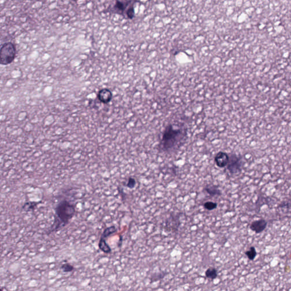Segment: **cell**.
Wrapping results in <instances>:
<instances>
[{
	"mask_svg": "<svg viewBox=\"0 0 291 291\" xmlns=\"http://www.w3.org/2000/svg\"><path fill=\"white\" fill-rule=\"evenodd\" d=\"M186 136V131L184 129L175 127L173 125H169L163 132L159 143L160 148L167 153L174 152L184 143Z\"/></svg>",
	"mask_w": 291,
	"mask_h": 291,
	"instance_id": "1",
	"label": "cell"
},
{
	"mask_svg": "<svg viewBox=\"0 0 291 291\" xmlns=\"http://www.w3.org/2000/svg\"><path fill=\"white\" fill-rule=\"evenodd\" d=\"M55 212L54 221L47 234L60 230L69 223L76 213L75 205L66 199L62 200L57 205Z\"/></svg>",
	"mask_w": 291,
	"mask_h": 291,
	"instance_id": "2",
	"label": "cell"
},
{
	"mask_svg": "<svg viewBox=\"0 0 291 291\" xmlns=\"http://www.w3.org/2000/svg\"><path fill=\"white\" fill-rule=\"evenodd\" d=\"M16 47L12 42H6L1 46L0 50V63L7 66L12 63L16 56Z\"/></svg>",
	"mask_w": 291,
	"mask_h": 291,
	"instance_id": "3",
	"label": "cell"
},
{
	"mask_svg": "<svg viewBox=\"0 0 291 291\" xmlns=\"http://www.w3.org/2000/svg\"><path fill=\"white\" fill-rule=\"evenodd\" d=\"M242 163L240 158L235 154H232L229 156V160L226 167L231 174H236L241 170Z\"/></svg>",
	"mask_w": 291,
	"mask_h": 291,
	"instance_id": "4",
	"label": "cell"
},
{
	"mask_svg": "<svg viewBox=\"0 0 291 291\" xmlns=\"http://www.w3.org/2000/svg\"><path fill=\"white\" fill-rule=\"evenodd\" d=\"M267 222L264 219L256 220L251 224L250 228L256 234L261 233L267 228Z\"/></svg>",
	"mask_w": 291,
	"mask_h": 291,
	"instance_id": "5",
	"label": "cell"
},
{
	"mask_svg": "<svg viewBox=\"0 0 291 291\" xmlns=\"http://www.w3.org/2000/svg\"><path fill=\"white\" fill-rule=\"evenodd\" d=\"M215 162L216 163L217 167L219 168H224L227 166L229 160V156L228 154L220 151L217 154L214 158Z\"/></svg>",
	"mask_w": 291,
	"mask_h": 291,
	"instance_id": "6",
	"label": "cell"
},
{
	"mask_svg": "<svg viewBox=\"0 0 291 291\" xmlns=\"http://www.w3.org/2000/svg\"><path fill=\"white\" fill-rule=\"evenodd\" d=\"M97 98L100 102L103 104H108L113 98L111 90L108 88H103L99 90L97 94Z\"/></svg>",
	"mask_w": 291,
	"mask_h": 291,
	"instance_id": "7",
	"label": "cell"
},
{
	"mask_svg": "<svg viewBox=\"0 0 291 291\" xmlns=\"http://www.w3.org/2000/svg\"><path fill=\"white\" fill-rule=\"evenodd\" d=\"M132 1H117L114 6V10L115 12L118 13L119 14L124 15L123 13H126L127 9H128L129 6L131 5L130 3Z\"/></svg>",
	"mask_w": 291,
	"mask_h": 291,
	"instance_id": "8",
	"label": "cell"
},
{
	"mask_svg": "<svg viewBox=\"0 0 291 291\" xmlns=\"http://www.w3.org/2000/svg\"><path fill=\"white\" fill-rule=\"evenodd\" d=\"M99 247L100 249L104 253L109 254L111 252V249L110 247L109 246L108 243H106L105 238H104L102 237L100 238L99 243Z\"/></svg>",
	"mask_w": 291,
	"mask_h": 291,
	"instance_id": "9",
	"label": "cell"
},
{
	"mask_svg": "<svg viewBox=\"0 0 291 291\" xmlns=\"http://www.w3.org/2000/svg\"><path fill=\"white\" fill-rule=\"evenodd\" d=\"M41 203V201L39 202H26L24 203V205L22 206V209L25 212H29L33 210L36 208L38 204Z\"/></svg>",
	"mask_w": 291,
	"mask_h": 291,
	"instance_id": "10",
	"label": "cell"
},
{
	"mask_svg": "<svg viewBox=\"0 0 291 291\" xmlns=\"http://www.w3.org/2000/svg\"><path fill=\"white\" fill-rule=\"evenodd\" d=\"M205 276L208 278V279H216L218 276V272L216 268L214 267H209L208 269H207L205 271Z\"/></svg>",
	"mask_w": 291,
	"mask_h": 291,
	"instance_id": "11",
	"label": "cell"
},
{
	"mask_svg": "<svg viewBox=\"0 0 291 291\" xmlns=\"http://www.w3.org/2000/svg\"><path fill=\"white\" fill-rule=\"evenodd\" d=\"M204 189L210 196H215L221 195V191L217 188V186H207V187H206Z\"/></svg>",
	"mask_w": 291,
	"mask_h": 291,
	"instance_id": "12",
	"label": "cell"
},
{
	"mask_svg": "<svg viewBox=\"0 0 291 291\" xmlns=\"http://www.w3.org/2000/svg\"><path fill=\"white\" fill-rule=\"evenodd\" d=\"M245 254L250 261H254V259L257 255V251H256V250L255 249V247L251 246L249 250H248L247 251H246V252H245Z\"/></svg>",
	"mask_w": 291,
	"mask_h": 291,
	"instance_id": "13",
	"label": "cell"
},
{
	"mask_svg": "<svg viewBox=\"0 0 291 291\" xmlns=\"http://www.w3.org/2000/svg\"><path fill=\"white\" fill-rule=\"evenodd\" d=\"M117 231V229L114 226H111L110 227H108L107 228L105 229V230L103 231L101 237L104 238H106L111 235V234H114Z\"/></svg>",
	"mask_w": 291,
	"mask_h": 291,
	"instance_id": "14",
	"label": "cell"
},
{
	"mask_svg": "<svg viewBox=\"0 0 291 291\" xmlns=\"http://www.w3.org/2000/svg\"><path fill=\"white\" fill-rule=\"evenodd\" d=\"M134 15H135L134 8L133 7V5L131 4L129 6L128 9H127L126 13H125V15H126V17L129 18V19H132V18H134Z\"/></svg>",
	"mask_w": 291,
	"mask_h": 291,
	"instance_id": "15",
	"label": "cell"
},
{
	"mask_svg": "<svg viewBox=\"0 0 291 291\" xmlns=\"http://www.w3.org/2000/svg\"><path fill=\"white\" fill-rule=\"evenodd\" d=\"M204 207L207 210H213L217 207V204L212 201H207L204 204Z\"/></svg>",
	"mask_w": 291,
	"mask_h": 291,
	"instance_id": "16",
	"label": "cell"
},
{
	"mask_svg": "<svg viewBox=\"0 0 291 291\" xmlns=\"http://www.w3.org/2000/svg\"><path fill=\"white\" fill-rule=\"evenodd\" d=\"M61 269L64 272H71L74 270V267L69 263H65L62 266Z\"/></svg>",
	"mask_w": 291,
	"mask_h": 291,
	"instance_id": "17",
	"label": "cell"
},
{
	"mask_svg": "<svg viewBox=\"0 0 291 291\" xmlns=\"http://www.w3.org/2000/svg\"><path fill=\"white\" fill-rule=\"evenodd\" d=\"M136 185V180L132 177H130L128 180V182L126 184V186L130 189H133Z\"/></svg>",
	"mask_w": 291,
	"mask_h": 291,
	"instance_id": "18",
	"label": "cell"
},
{
	"mask_svg": "<svg viewBox=\"0 0 291 291\" xmlns=\"http://www.w3.org/2000/svg\"><path fill=\"white\" fill-rule=\"evenodd\" d=\"M1 291H8L6 289V288H4V287H2L1 289Z\"/></svg>",
	"mask_w": 291,
	"mask_h": 291,
	"instance_id": "19",
	"label": "cell"
}]
</instances>
